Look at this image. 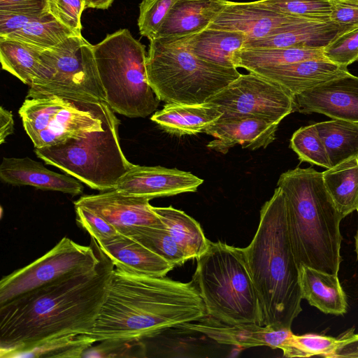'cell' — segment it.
<instances>
[{
    "label": "cell",
    "instance_id": "obj_1",
    "mask_svg": "<svg viewBox=\"0 0 358 358\" xmlns=\"http://www.w3.org/2000/svg\"><path fill=\"white\" fill-rule=\"evenodd\" d=\"M99 250L101 259L96 267L62 278L0 305L1 357H9L55 337L90 331L105 301L115 268Z\"/></svg>",
    "mask_w": 358,
    "mask_h": 358
},
{
    "label": "cell",
    "instance_id": "obj_2",
    "mask_svg": "<svg viewBox=\"0 0 358 358\" xmlns=\"http://www.w3.org/2000/svg\"><path fill=\"white\" fill-rule=\"evenodd\" d=\"M207 315L193 281L136 275L114 268L105 301L90 331L105 340H144Z\"/></svg>",
    "mask_w": 358,
    "mask_h": 358
},
{
    "label": "cell",
    "instance_id": "obj_3",
    "mask_svg": "<svg viewBox=\"0 0 358 358\" xmlns=\"http://www.w3.org/2000/svg\"><path fill=\"white\" fill-rule=\"evenodd\" d=\"M243 250L262 308L263 325L291 329L302 311L303 299L280 187L275 189L262 207L257 231Z\"/></svg>",
    "mask_w": 358,
    "mask_h": 358
},
{
    "label": "cell",
    "instance_id": "obj_4",
    "mask_svg": "<svg viewBox=\"0 0 358 358\" xmlns=\"http://www.w3.org/2000/svg\"><path fill=\"white\" fill-rule=\"evenodd\" d=\"M277 187L285 195L289 236L299 266L338 274L343 217L324 186L322 172L296 167L282 173Z\"/></svg>",
    "mask_w": 358,
    "mask_h": 358
},
{
    "label": "cell",
    "instance_id": "obj_5",
    "mask_svg": "<svg viewBox=\"0 0 358 358\" xmlns=\"http://www.w3.org/2000/svg\"><path fill=\"white\" fill-rule=\"evenodd\" d=\"M196 259L192 281L208 316L229 324L263 325L243 248L217 241Z\"/></svg>",
    "mask_w": 358,
    "mask_h": 358
},
{
    "label": "cell",
    "instance_id": "obj_6",
    "mask_svg": "<svg viewBox=\"0 0 358 358\" xmlns=\"http://www.w3.org/2000/svg\"><path fill=\"white\" fill-rule=\"evenodd\" d=\"M146 70L150 87L166 103L207 102L241 74L196 56L180 38L150 40Z\"/></svg>",
    "mask_w": 358,
    "mask_h": 358
},
{
    "label": "cell",
    "instance_id": "obj_7",
    "mask_svg": "<svg viewBox=\"0 0 358 358\" xmlns=\"http://www.w3.org/2000/svg\"><path fill=\"white\" fill-rule=\"evenodd\" d=\"M106 101L115 113L128 117H145L160 100L147 76L145 46L127 29L108 34L93 45Z\"/></svg>",
    "mask_w": 358,
    "mask_h": 358
},
{
    "label": "cell",
    "instance_id": "obj_8",
    "mask_svg": "<svg viewBox=\"0 0 358 358\" xmlns=\"http://www.w3.org/2000/svg\"><path fill=\"white\" fill-rule=\"evenodd\" d=\"M120 121L115 116L103 129L81 138H71L52 146L34 148L46 164L101 192L114 189L133 166L124 156L119 140Z\"/></svg>",
    "mask_w": 358,
    "mask_h": 358
},
{
    "label": "cell",
    "instance_id": "obj_9",
    "mask_svg": "<svg viewBox=\"0 0 358 358\" xmlns=\"http://www.w3.org/2000/svg\"><path fill=\"white\" fill-rule=\"evenodd\" d=\"M19 115L34 148L81 138L115 117L106 101L57 94L26 96Z\"/></svg>",
    "mask_w": 358,
    "mask_h": 358
},
{
    "label": "cell",
    "instance_id": "obj_10",
    "mask_svg": "<svg viewBox=\"0 0 358 358\" xmlns=\"http://www.w3.org/2000/svg\"><path fill=\"white\" fill-rule=\"evenodd\" d=\"M41 67L27 96L57 94L106 101L93 45L82 35L70 36L41 54Z\"/></svg>",
    "mask_w": 358,
    "mask_h": 358
},
{
    "label": "cell",
    "instance_id": "obj_11",
    "mask_svg": "<svg viewBox=\"0 0 358 358\" xmlns=\"http://www.w3.org/2000/svg\"><path fill=\"white\" fill-rule=\"evenodd\" d=\"M90 246L64 237L46 254L3 277L0 282V305L62 278L94 268L100 262L94 238Z\"/></svg>",
    "mask_w": 358,
    "mask_h": 358
},
{
    "label": "cell",
    "instance_id": "obj_12",
    "mask_svg": "<svg viewBox=\"0 0 358 358\" xmlns=\"http://www.w3.org/2000/svg\"><path fill=\"white\" fill-rule=\"evenodd\" d=\"M294 96L284 87L254 72L241 74L207 102L222 116L252 115L280 122L294 112Z\"/></svg>",
    "mask_w": 358,
    "mask_h": 358
},
{
    "label": "cell",
    "instance_id": "obj_13",
    "mask_svg": "<svg viewBox=\"0 0 358 358\" xmlns=\"http://www.w3.org/2000/svg\"><path fill=\"white\" fill-rule=\"evenodd\" d=\"M150 200L112 189L99 194L84 195L74 201V206L91 210L113 226L120 234L127 235L138 227L166 228L152 210Z\"/></svg>",
    "mask_w": 358,
    "mask_h": 358
},
{
    "label": "cell",
    "instance_id": "obj_14",
    "mask_svg": "<svg viewBox=\"0 0 358 358\" xmlns=\"http://www.w3.org/2000/svg\"><path fill=\"white\" fill-rule=\"evenodd\" d=\"M309 19L274 11L257 1L234 2L229 1L223 11L209 27L243 33L248 40L264 38Z\"/></svg>",
    "mask_w": 358,
    "mask_h": 358
},
{
    "label": "cell",
    "instance_id": "obj_15",
    "mask_svg": "<svg viewBox=\"0 0 358 358\" xmlns=\"http://www.w3.org/2000/svg\"><path fill=\"white\" fill-rule=\"evenodd\" d=\"M294 112L358 122V76L350 73L294 95Z\"/></svg>",
    "mask_w": 358,
    "mask_h": 358
},
{
    "label": "cell",
    "instance_id": "obj_16",
    "mask_svg": "<svg viewBox=\"0 0 358 358\" xmlns=\"http://www.w3.org/2000/svg\"><path fill=\"white\" fill-rule=\"evenodd\" d=\"M203 182V180L188 171L133 164L114 189L125 194L152 199L194 192Z\"/></svg>",
    "mask_w": 358,
    "mask_h": 358
},
{
    "label": "cell",
    "instance_id": "obj_17",
    "mask_svg": "<svg viewBox=\"0 0 358 358\" xmlns=\"http://www.w3.org/2000/svg\"><path fill=\"white\" fill-rule=\"evenodd\" d=\"M279 124L257 116H221L204 131L214 138L206 146L222 154L236 145L251 150L266 148L275 139Z\"/></svg>",
    "mask_w": 358,
    "mask_h": 358
},
{
    "label": "cell",
    "instance_id": "obj_18",
    "mask_svg": "<svg viewBox=\"0 0 358 358\" xmlns=\"http://www.w3.org/2000/svg\"><path fill=\"white\" fill-rule=\"evenodd\" d=\"M180 329L199 332L218 343L242 348L267 346L284 352L293 334L289 329H275L257 324H229L208 315L184 324Z\"/></svg>",
    "mask_w": 358,
    "mask_h": 358
},
{
    "label": "cell",
    "instance_id": "obj_19",
    "mask_svg": "<svg viewBox=\"0 0 358 358\" xmlns=\"http://www.w3.org/2000/svg\"><path fill=\"white\" fill-rule=\"evenodd\" d=\"M1 181L14 186H32L71 196L80 194L83 185L76 178L47 169L29 157H3L0 166Z\"/></svg>",
    "mask_w": 358,
    "mask_h": 358
},
{
    "label": "cell",
    "instance_id": "obj_20",
    "mask_svg": "<svg viewBox=\"0 0 358 358\" xmlns=\"http://www.w3.org/2000/svg\"><path fill=\"white\" fill-rule=\"evenodd\" d=\"M249 72L278 83L293 96L350 73L348 67L327 59H308Z\"/></svg>",
    "mask_w": 358,
    "mask_h": 358
},
{
    "label": "cell",
    "instance_id": "obj_21",
    "mask_svg": "<svg viewBox=\"0 0 358 358\" xmlns=\"http://www.w3.org/2000/svg\"><path fill=\"white\" fill-rule=\"evenodd\" d=\"M96 243L115 268L125 273L162 277L166 276L174 267L129 236L119 234L109 240Z\"/></svg>",
    "mask_w": 358,
    "mask_h": 358
},
{
    "label": "cell",
    "instance_id": "obj_22",
    "mask_svg": "<svg viewBox=\"0 0 358 358\" xmlns=\"http://www.w3.org/2000/svg\"><path fill=\"white\" fill-rule=\"evenodd\" d=\"M229 0H174L161 28L153 38H180L210 27Z\"/></svg>",
    "mask_w": 358,
    "mask_h": 358
},
{
    "label": "cell",
    "instance_id": "obj_23",
    "mask_svg": "<svg viewBox=\"0 0 358 358\" xmlns=\"http://www.w3.org/2000/svg\"><path fill=\"white\" fill-rule=\"evenodd\" d=\"M350 30L330 20L304 22L262 38L246 41L243 49L324 48L336 37Z\"/></svg>",
    "mask_w": 358,
    "mask_h": 358
},
{
    "label": "cell",
    "instance_id": "obj_24",
    "mask_svg": "<svg viewBox=\"0 0 358 358\" xmlns=\"http://www.w3.org/2000/svg\"><path fill=\"white\" fill-rule=\"evenodd\" d=\"M222 115V111L209 102L166 103L152 115L151 120L165 131L180 136L204 132Z\"/></svg>",
    "mask_w": 358,
    "mask_h": 358
},
{
    "label": "cell",
    "instance_id": "obj_25",
    "mask_svg": "<svg viewBox=\"0 0 358 358\" xmlns=\"http://www.w3.org/2000/svg\"><path fill=\"white\" fill-rule=\"evenodd\" d=\"M299 268L302 299L326 314L341 315L346 313L347 298L337 274L306 265H300Z\"/></svg>",
    "mask_w": 358,
    "mask_h": 358
},
{
    "label": "cell",
    "instance_id": "obj_26",
    "mask_svg": "<svg viewBox=\"0 0 358 358\" xmlns=\"http://www.w3.org/2000/svg\"><path fill=\"white\" fill-rule=\"evenodd\" d=\"M180 38L196 56L226 67H234L233 57L247 41L241 32L210 27Z\"/></svg>",
    "mask_w": 358,
    "mask_h": 358
},
{
    "label": "cell",
    "instance_id": "obj_27",
    "mask_svg": "<svg viewBox=\"0 0 358 358\" xmlns=\"http://www.w3.org/2000/svg\"><path fill=\"white\" fill-rule=\"evenodd\" d=\"M152 208L188 259L198 258L208 249L211 241L206 238L194 218L172 206Z\"/></svg>",
    "mask_w": 358,
    "mask_h": 358
},
{
    "label": "cell",
    "instance_id": "obj_28",
    "mask_svg": "<svg viewBox=\"0 0 358 358\" xmlns=\"http://www.w3.org/2000/svg\"><path fill=\"white\" fill-rule=\"evenodd\" d=\"M308 59H327L324 48H273L242 49L233 57L234 67L248 71L274 67Z\"/></svg>",
    "mask_w": 358,
    "mask_h": 358
},
{
    "label": "cell",
    "instance_id": "obj_29",
    "mask_svg": "<svg viewBox=\"0 0 358 358\" xmlns=\"http://www.w3.org/2000/svg\"><path fill=\"white\" fill-rule=\"evenodd\" d=\"M324 186L344 218L358 210V157L322 172Z\"/></svg>",
    "mask_w": 358,
    "mask_h": 358
},
{
    "label": "cell",
    "instance_id": "obj_30",
    "mask_svg": "<svg viewBox=\"0 0 358 358\" xmlns=\"http://www.w3.org/2000/svg\"><path fill=\"white\" fill-rule=\"evenodd\" d=\"M315 125L331 167L358 157V122L332 119Z\"/></svg>",
    "mask_w": 358,
    "mask_h": 358
},
{
    "label": "cell",
    "instance_id": "obj_31",
    "mask_svg": "<svg viewBox=\"0 0 358 358\" xmlns=\"http://www.w3.org/2000/svg\"><path fill=\"white\" fill-rule=\"evenodd\" d=\"M43 50L17 40L0 38V61L8 71L29 87L38 78Z\"/></svg>",
    "mask_w": 358,
    "mask_h": 358
},
{
    "label": "cell",
    "instance_id": "obj_32",
    "mask_svg": "<svg viewBox=\"0 0 358 358\" xmlns=\"http://www.w3.org/2000/svg\"><path fill=\"white\" fill-rule=\"evenodd\" d=\"M78 34L59 22L50 11L43 18L31 22L6 37L36 46L43 50Z\"/></svg>",
    "mask_w": 358,
    "mask_h": 358
},
{
    "label": "cell",
    "instance_id": "obj_33",
    "mask_svg": "<svg viewBox=\"0 0 358 358\" xmlns=\"http://www.w3.org/2000/svg\"><path fill=\"white\" fill-rule=\"evenodd\" d=\"M94 343L86 334H71L44 341L14 352L9 357H82Z\"/></svg>",
    "mask_w": 358,
    "mask_h": 358
},
{
    "label": "cell",
    "instance_id": "obj_34",
    "mask_svg": "<svg viewBox=\"0 0 358 358\" xmlns=\"http://www.w3.org/2000/svg\"><path fill=\"white\" fill-rule=\"evenodd\" d=\"M162 257L173 266L189 260L166 228L138 227L127 235Z\"/></svg>",
    "mask_w": 358,
    "mask_h": 358
},
{
    "label": "cell",
    "instance_id": "obj_35",
    "mask_svg": "<svg viewBox=\"0 0 358 358\" xmlns=\"http://www.w3.org/2000/svg\"><path fill=\"white\" fill-rule=\"evenodd\" d=\"M290 148L301 162L330 169L327 153L315 124L297 129L290 139Z\"/></svg>",
    "mask_w": 358,
    "mask_h": 358
},
{
    "label": "cell",
    "instance_id": "obj_36",
    "mask_svg": "<svg viewBox=\"0 0 358 358\" xmlns=\"http://www.w3.org/2000/svg\"><path fill=\"white\" fill-rule=\"evenodd\" d=\"M340 344L339 338L315 334H292L289 345L283 352L285 357L320 356L331 358Z\"/></svg>",
    "mask_w": 358,
    "mask_h": 358
},
{
    "label": "cell",
    "instance_id": "obj_37",
    "mask_svg": "<svg viewBox=\"0 0 358 358\" xmlns=\"http://www.w3.org/2000/svg\"><path fill=\"white\" fill-rule=\"evenodd\" d=\"M274 11L309 19L329 20V0H258Z\"/></svg>",
    "mask_w": 358,
    "mask_h": 358
},
{
    "label": "cell",
    "instance_id": "obj_38",
    "mask_svg": "<svg viewBox=\"0 0 358 358\" xmlns=\"http://www.w3.org/2000/svg\"><path fill=\"white\" fill-rule=\"evenodd\" d=\"M174 0H143L139 5L140 34L152 39L163 24Z\"/></svg>",
    "mask_w": 358,
    "mask_h": 358
},
{
    "label": "cell",
    "instance_id": "obj_39",
    "mask_svg": "<svg viewBox=\"0 0 358 358\" xmlns=\"http://www.w3.org/2000/svg\"><path fill=\"white\" fill-rule=\"evenodd\" d=\"M87 349L82 357H146L142 340H105Z\"/></svg>",
    "mask_w": 358,
    "mask_h": 358
},
{
    "label": "cell",
    "instance_id": "obj_40",
    "mask_svg": "<svg viewBox=\"0 0 358 358\" xmlns=\"http://www.w3.org/2000/svg\"><path fill=\"white\" fill-rule=\"evenodd\" d=\"M325 58L338 65L348 67L358 59V27L336 37L324 48Z\"/></svg>",
    "mask_w": 358,
    "mask_h": 358
},
{
    "label": "cell",
    "instance_id": "obj_41",
    "mask_svg": "<svg viewBox=\"0 0 358 358\" xmlns=\"http://www.w3.org/2000/svg\"><path fill=\"white\" fill-rule=\"evenodd\" d=\"M74 206L78 224L96 242L106 241L120 234L113 226L94 213L82 206Z\"/></svg>",
    "mask_w": 358,
    "mask_h": 358
},
{
    "label": "cell",
    "instance_id": "obj_42",
    "mask_svg": "<svg viewBox=\"0 0 358 358\" xmlns=\"http://www.w3.org/2000/svg\"><path fill=\"white\" fill-rule=\"evenodd\" d=\"M85 8L84 0H56L50 5V13L78 34H81L80 17Z\"/></svg>",
    "mask_w": 358,
    "mask_h": 358
},
{
    "label": "cell",
    "instance_id": "obj_43",
    "mask_svg": "<svg viewBox=\"0 0 358 358\" xmlns=\"http://www.w3.org/2000/svg\"><path fill=\"white\" fill-rule=\"evenodd\" d=\"M329 2L331 22L348 29L358 27V4L346 0H329Z\"/></svg>",
    "mask_w": 358,
    "mask_h": 358
},
{
    "label": "cell",
    "instance_id": "obj_44",
    "mask_svg": "<svg viewBox=\"0 0 358 358\" xmlns=\"http://www.w3.org/2000/svg\"><path fill=\"white\" fill-rule=\"evenodd\" d=\"M49 12L10 13L0 11V37H6L26 24L43 18Z\"/></svg>",
    "mask_w": 358,
    "mask_h": 358
},
{
    "label": "cell",
    "instance_id": "obj_45",
    "mask_svg": "<svg viewBox=\"0 0 358 358\" xmlns=\"http://www.w3.org/2000/svg\"><path fill=\"white\" fill-rule=\"evenodd\" d=\"M0 11L10 13L50 11L49 0H0Z\"/></svg>",
    "mask_w": 358,
    "mask_h": 358
},
{
    "label": "cell",
    "instance_id": "obj_46",
    "mask_svg": "<svg viewBox=\"0 0 358 358\" xmlns=\"http://www.w3.org/2000/svg\"><path fill=\"white\" fill-rule=\"evenodd\" d=\"M338 338L340 344L331 358H358V334L350 329Z\"/></svg>",
    "mask_w": 358,
    "mask_h": 358
},
{
    "label": "cell",
    "instance_id": "obj_47",
    "mask_svg": "<svg viewBox=\"0 0 358 358\" xmlns=\"http://www.w3.org/2000/svg\"><path fill=\"white\" fill-rule=\"evenodd\" d=\"M14 131V120L12 112L3 106L0 108V143H3L7 137Z\"/></svg>",
    "mask_w": 358,
    "mask_h": 358
},
{
    "label": "cell",
    "instance_id": "obj_48",
    "mask_svg": "<svg viewBox=\"0 0 358 358\" xmlns=\"http://www.w3.org/2000/svg\"><path fill=\"white\" fill-rule=\"evenodd\" d=\"M115 0H85V5L86 8H96V9H107L108 8Z\"/></svg>",
    "mask_w": 358,
    "mask_h": 358
},
{
    "label": "cell",
    "instance_id": "obj_49",
    "mask_svg": "<svg viewBox=\"0 0 358 358\" xmlns=\"http://www.w3.org/2000/svg\"><path fill=\"white\" fill-rule=\"evenodd\" d=\"M357 213H358V210H357ZM355 252H356V255H357V259L358 260V225H357V232H356V234H355Z\"/></svg>",
    "mask_w": 358,
    "mask_h": 358
},
{
    "label": "cell",
    "instance_id": "obj_50",
    "mask_svg": "<svg viewBox=\"0 0 358 358\" xmlns=\"http://www.w3.org/2000/svg\"><path fill=\"white\" fill-rule=\"evenodd\" d=\"M346 1L358 4V0H346Z\"/></svg>",
    "mask_w": 358,
    "mask_h": 358
},
{
    "label": "cell",
    "instance_id": "obj_51",
    "mask_svg": "<svg viewBox=\"0 0 358 358\" xmlns=\"http://www.w3.org/2000/svg\"><path fill=\"white\" fill-rule=\"evenodd\" d=\"M55 1H56V0H49V6H50V5L51 3H52L55 2Z\"/></svg>",
    "mask_w": 358,
    "mask_h": 358
},
{
    "label": "cell",
    "instance_id": "obj_52",
    "mask_svg": "<svg viewBox=\"0 0 358 358\" xmlns=\"http://www.w3.org/2000/svg\"><path fill=\"white\" fill-rule=\"evenodd\" d=\"M357 61H358V59H357Z\"/></svg>",
    "mask_w": 358,
    "mask_h": 358
},
{
    "label": "cell",
    "instance_id": "obj_53",
    "mask_svg": "<svg viewBox=\"0 0 358 358\" xmlns=\"http://www.w3.org/2000/svg\"><path fill=\"white\" fill-rule=\"evenodd\" d=\"M85 1V0H84Z\"/></svg>",
    "mask_w": 358,
    "mask_h": 358
}]
</instances>
